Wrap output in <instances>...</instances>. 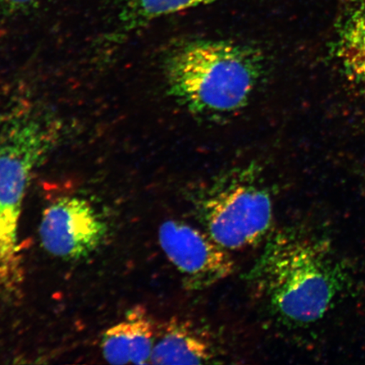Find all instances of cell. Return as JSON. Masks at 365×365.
Wrapping results in <instances>:
<instances>
[{"instance_id":"cell-1","label":"cell","mask_w":365,"mask_h":365,"mask_svg":"<svg viewBox=\"0 0 365 365\" xmlns=\"http://www.w3.org/2000/svg\"><path fill=\"white\" fill-rule=\"evenodd\" d=\"M250 278L280 321L305 327L329 312L348 272L326 240L290 228L268 240Z\"/></svg>"},{"instance_id":"cell-2","label":"cell","mask_w":365,"mask_h":365,"mask_svg":"<svg viewBox=\"0 0 365 365\" xmlns=\"http://www.w3.org/2000/svg\"><path fill=\"white\" fill-rule=\"evenodd\" d=\"M264 70L261 50L227 40H182L163 59L168 95L186 111L207 118L247 106Z\"/></svg>"},{"instance_id":"cell-3","label":"cell","mask_w":365,"mask_h":365,"mask_svg":"<svg viewBox=\"0 0 365 365\" xmlns=\"http://www.w3.org/2000/svg\"><path fill=\"white\" fill-rule=\"evenodd\" d=\"M257 168L237 170L208 187L195 200L205 231L228 250L259 243L271 230L272 200Z\"/></svg>"},{"instance_id":"cell-4","label":"cell","mask_w":365,"mask_h":365,"mask_svg":"<svg viewBox=\"0 0 365 365\" xmlns=\"http://www.w3.org/2000/svg\"><path fill=\"white\" fill-rule=\"evenodd\" d=\"M159 245L190 290H202L231 276L235 262L230 250L208 234L179 220L159 227Z\"/></svg>"},{"instance_id":"cell-5","label":"cell","mask_w":365,"mask_h":365,"mask_svg":"<svg viewBox=\"0 0 365 365\" xmlns=\"http://www.w3.org/2000/svg\"><path fill=\"white\" fill-rule=\"evenodd\" d=\"M108 226L88 200L66 196L43 212L39 237L43 249L65 261H78L100 248Z\"/></svg>"},{"instance_id":"cell-6","label":"cell","mask_w":365,"mask_h":365,"mask_svg":"<svg viewBox=\"0 0 365 365\" xmlns=\"http://www.w3.org/2000/svg\"><path fill=\"white\" fill-rule=\"evenodd\" d=\"M329 56L345 93L365 105V0H357L341 14Z\"/></svg>"},{"instance_id":"cell-7","label":"cell","mask_w":365,"mask_h":365,"mask_svg":"<svg viewBox=\"0 0 365 365\" xmlns=\"http://www.w3.org/2000/svg\"><path fill=\"white\" fill-rule=\"evenodd\" d=\"M155 341L156 328L153 319L145 309L135 307L103 333V358L112 364H150Z\"/></svg>"},{"instance_id":"cell-8","label":"cell","mask_w":365,"mask_h":365,"mask_svg":"<svg viewBox=\"0 0 365 365\" xmlns=\"http://www.w3.org/2000/svg\"><path fill=\"white\" fill-rule=\"evenodd\" d=\"M217 356L215 341L207 331L191 322L173 319L155 341L150 364H208Z\"/></svg>"},{"instance_id":"cell-9","label":"cell","mask_w":365,"mask_h":365,"mask_svg":"<svg viewBox=\"0 0 365 365\" xmlns=\"http://www.w3.org/2000/svg\"><path fill=\"white\" fill-rule=\"evenodd\" d=\"M218 0H122L117 15V36L143 29L159 18Z\"/></svg>"},{"instance_id":"cell-10","label":"cell","mask_w":365,"mask_h":365,"mask_svg":"<svg viewBox=\"0 0 365 365\" xmlns=\"http://www.w3.org/2000/svg\"><path fill=\"white\" fill-rule=\"evenodd\" d=\"M39 0H0V14L17 16L34 10Z\"/></svg>"}]
</instances>
